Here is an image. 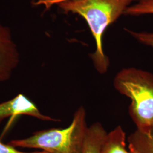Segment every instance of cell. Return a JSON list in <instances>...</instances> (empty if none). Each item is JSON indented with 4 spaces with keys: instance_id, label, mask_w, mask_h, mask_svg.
Returning <instances> with one entry per match:
<instances>
[{
    "instance_id": "cell-3",
    "label": "cell",
    "mask_w": 153,
    "mask_h": 153,
    "mask_svg": "<svg viewBox=\"0 0 153 153\" xmlns=\"http://www.w3.org/2000/svg\"><path fill=\"white\" fill-rule=\"evenodd\" d=\"M88 128L86 110L80 106L65 128L35 131L31 136L8 143L15 148L37 149L49 153H82Z\"/></svg>"
},
{
    "instance_id": "cell-6",
    "label": "cell",
    "mask_w": 153,
    "mask_h": 153,
    "mask_svg": "<svg viewBox=\"0 0 153 153\" xmlns=\"http://www.w3.org/2000/svg\"><path fill=\"white\" fill-rule=\"evenodd\" d=\"M126 132L121 126H117L107 133L100 153H131L126 150Z\"/></svg>"
},
{
    "instance_id": "cell-4",
    "label": "cell",
    "mask_w": 153,
    "mask_h": 153,
    "mask_svg": "<svg viewBox=\"0 0 153 153\" xmlns=\"http://www.w3.org/2000/svg\"><path fill=\"white\" fill-rule=\"evenodd\" d=\"M19 60L20 55L10 29L0 22V83L10 78Z\"/></svg>"
},
{
    "instance_id": "cell-10",
    "label": "cell",
    "mask_w": 153,
    "mask_h": 153,
    "mask_svg": "<svg viewBox=\"0 0 153 153\" xmlns=\"http://www.w3.org/2000/svg\"><path fill=\"white\" fill-rule=\"evenodd\" d=\"M127 31L134 38L136 39L138 42L145 45L150 47L153 49V32L137 33L128 30H127Z\"/></svg>"
},
{
    "instance_id": "cell-12",
    "label": "cell",
    "mask_w": 153,
    "mask_h": 153,
    "mask_svg": "<svg viewBox=\"0 0 153 153\" xmlns=\"http://www.w3.org/2000/svg\"><path fill=\"white\" fill-rule=\"evenodd\" d=\"M70 0H37L33 4L35 5H43L45 7V10H49V9L55 5H58L60 3L65 2Z\"/></svg>"
},
{
    "instance_id": "cell-5",
    "label": "cell",
    "mask_w": 153,
    "mask_h": 153,
    "mask_svg": "<svg viewBox=\"0 0 153 153\" xmlns=\"http://www.w3.org/2000/svg\"><path fill=\"white\" fill-rule=\"evenodd\" d=\"M22 115L32 116L41 120L60 121L42 114L36 104L22 94L0 103V124L7 117L15 118Z\"/></svg>"
},
{
    "instance_id": "cell-11",
    "label": "cell",
    "mask_w": 153,
    "mask_h": 153,
    "mask_svg": "<svg viewBox=\"0 0 153 153\" xmlns=\"http://www.w3.org/2000/svg\"><path fill=\"white\" fill-rule=\"evenodd\" d=\"M0 153H49L45 151H36L33 152H24L19 151L16 148L11 146L9 143H4L0 140Z\"/></svg>"
},
{
    "instance_id": "cell-9",
    "label": "cell",
    "mask_w": 153,
    "mask_h": 153,
    "mask_svg": "<svg viewBox=\"0 0 153 153\" xmlns=\"http://www.w3.org/2000/svg\"><path fill=\"white\" fill-rule=\"evenodd\" d=\"M124 14L133 16L153 14V0H139L136 4L128 6Z\"/></svg>"
},
{
    "instance_id": "cell-1",
    "label": "cell",
    "mask_w": 153,
    "mask_h": 153,
    "mask_svg": "<svg viewBox=\"0 0 153 153\" xmlns=\"http://www.w3.org/2000/svg\"><path fill=\"white\" fill-rule=\"evenodd\" d=\"M131 2V0H70L57 5L64 13L78 14L87 22L96 44L95 51L90 57L100 74L105 73L109 65V59L103 48L104 31L124 14Z\"/></svg>"
},
{
    "instance_id": "cell-2",
    "label": "cell",
    "mask_w": 153,
    "mask_h": 153,
    "mask_svg": "<svg viewBox=\"0 0 153 153\" xmlns=\"http://www.w3.org/2000/svg\"><path fill=\"white\" fill-rule=\"evenodd\" d=\"M113 85L131 99L129 114L137 131L153 135V74L133 67L124 68L116 74Z\"/></svg>"
},
{
    "instance_id": "cell-14",
    "label": "cell",
    "mask_w": 153,
    "mask_h": 153,
    "mask_svg": "<svg viewBox=\"0 0 153 153\" xmlns=\"http://www.w3.org/2000/svg\"></svg>"
},
{
    "instance_id": "cell-7",
    "label": "cell",
    "mask_w": 153,
    "mask_h": 153,
    "mask_svg": "<svg viewBox=\"0 0 153 153\" xmlns=\"http://www.w3.org/2000/svg\"><path fill=\"white\" fill-rule=\"evenodd\" d=\"M107 133L103 126L98 122L88 126L82 153H100Z\"/></svg>"
},
{
    "instance_id": "cell-8",
    "label": "cell",
    "mask_w": 153,
    "mask_h": 153,
    "mask_svg": "<svg viewBox=\"0 0 153 153\" xmlns=\"http://www.w3.org/2000/svg\"><path fill=\"white\" fill-rule=\"evenodd\" d=\"M129 149L131 153H153V135L136 130L128 138Z\"/></svg>"
},
{
    "instance_id": "cell-13",
    "label": "cell",
    "mask_w": 153,
    "mask_h": 153,
    "mask_svg": "<svg viewBox=\"0 0 153 153\" xmlns=\"http://www.w3.org/2000/svg\"><path fill=\"white\" fill-rule=\"evenodd\" d=\"M131 1H139V0H131Z\"/></svg>"
}]
</instances>
